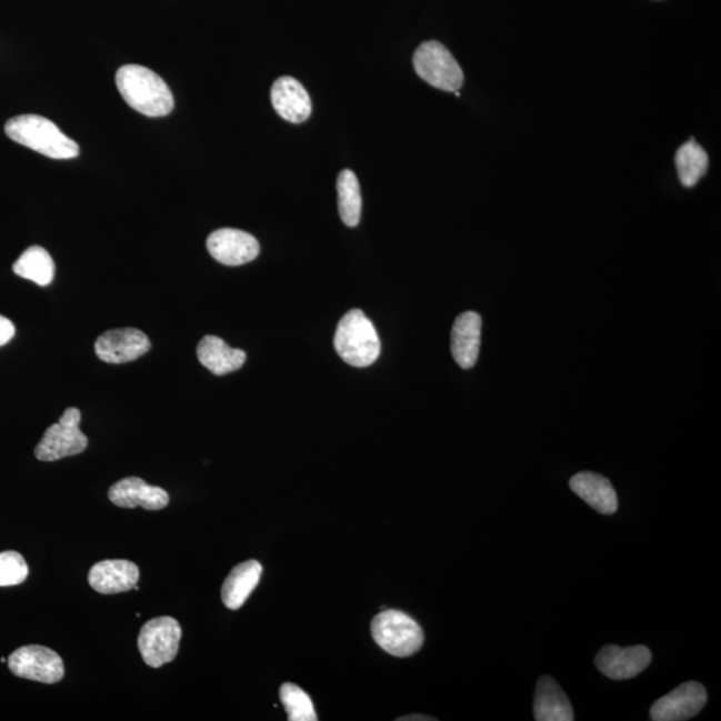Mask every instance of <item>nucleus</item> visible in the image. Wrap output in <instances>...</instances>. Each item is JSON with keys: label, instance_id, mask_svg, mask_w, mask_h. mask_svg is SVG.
I'll return each mask as SVG.
<instances>
[{"label": "nucleus", "instance_id": "obj_1", "mask_svg": "<svg viewBox=\"0 0 721 721\" xmlns=\"http://www.w3.org/2000/svg\"><path fill=\"white\" fill-rule=\"evenodd\" d=\"M116 82L124 101L143 116L164 117L174 109V97L169 86L153 70L126 64L117 71Z\"/></svg>", "mask_w": 721, "mask_h": 721}, {"label": "nucleus", "instance_id": "obj_2", "mask_svg": "<svg viewBox=\"0 0 721 721\" xmlns=\"http://www.w3.org/2000/svg\"><path fill=\"white\" fill-rule=\"evenodd\" d=\"M4 131L12 141L52 160H71L81 151L78 143L63 134L54 122L41 116L26 114L11 118L6 123Z\"/></svg>", "mask_w": 721, "mask_h": 721}, {"label": "nucleus", "instance_id": "obj_3", "mask_svg": "<svg viewBox=\"0 0 721 721\" xmlns=\"http://www.w3.org/2000/svg\"><path fill=\"white\" fill-rule=\"evenodd\" d=\"M337 354L354 368H367L379 359L381 341L372 321L360 309L342 317L334 336Z\"/></svg>", "mask_w": 721, "mask_h": 721}, {"label": "nucleus", "instance_id": "obj_4", "mask_svg": "<svg viewBox=\"0 0 721 721\" xmlns=\"http://www.w3.org/2000/svg\"><path fill=\"white\" fill-rule=\"evenodd\" d=\"M372 634L377 644L395 658H409L421 650L423 631L409 614L389 610L377 614L372 621Z\"/></svg>", "mask_w": 721, "mask_h": 721}, {"label": "nucleus", "instance_id": "obj_5", "mask_svg": "<svg viewBox=\"0 0 721 721\" xmlns=\"http://www.w3.org/2000/svg\"><path fill=\"white\" fill-rule=\"evenodd\" d=\"M413 66L422 81L433 88L454 92L464 83V72L444 44L438 41L422 43L413 56Z\"/></svg>", "mask_w": 721, "mask_h": 721}, {"label": "nucleus", "instance_id": "obj_6", "mask_svg": "<svg viewBox=\"0 0 721 721\" xmlns=\"http://www.w3.org/2000/svg\"><path fill=\"white\" fill-rule=\"evenodd\" d=\"M81 421V410L66 409L61 420L46 430L43 439L36 448L37 459L52 462L83 453L89 440L79 428Z\"/></svg>", "mask_w": 721, "mask_h": 721}, {"label": "nucleus", "instance_id": "obj_7", "mask_svg": "<svg viewBox=\"0 0 721 721\" xmlns=\"http://www.w3.org/2000/svg\"><path fill=\"white\" fill-rule=\"evenodd\" d=\"M181 638V625L176 619L164 617L148 621L138 637L144 663L153 668L171 663L180 650Z\"/></svg>", "mask_w": 721, "mask_h": 721}, {"label": "nucleus", "instance_id": "obj_8", "mask_svg": "<svg viewBox=\"0 0 721 721\" xmlns=\"http://www.w3.org/2000/svg\"><path fill=\"white\" fill-rule=\"evenodd\" d=\"M9 668L18 678L43 684H56L64 677L61 657L50 648L42 645L19 648L10 654Z\"/></svg>", "mask_w": 721, "mask_h": 721}, {"label": "nucleus", "instance_id": "obj_9", "mask_svg": "<svg viewBox=\"0 0 721 721\" xmlns=\"http://www.w3.org/2000/svg\"><path fill=\"white\" fill-rule=\"evenodd\" d=\"M94 348L99 360L119 365L147 354L151 343L149 337L141 330L124 328L112 329L98 337Z\"/></svg>", "mask_w": 721, "mask_h": 721}, {"label": "nucleus", "instance_id": "obj_10", "mask_svg": "<svg viewBox=\"0 0 721 721\" xmlns=\"http://www.w3.org/2000/svg\"><path fill=\"white\" fill-rule=\"evenodd\" d=\"M707 691L697 681H687L651 708L654 721H683L697 717L707 704Z\"/></svg>", "mask_w": 721, "mask_h": 721}, {"label": "nucleus", "instance_id": "obj_11", "mask_svg": "<svg viewBox=\"0 0 721 721\" xmlns=\"http://www.w3.org/2000/svg\"><path fill=\"white\" fill-rule=\"evenodd\" d=\"M208 250L216 261L227 267L254 261L260 254V243L247 231L238 229L216 230L208 238Z\"/></svg>", "mask_w": 721, "mask_h": 721}, {"label": "nucleus", "instance_id": "obj_12", "mask_svg": "<svg viewBox=\"0 0 721 721\" xmlns=\"http://www.w3.org/2000/svg\"><path fill=\"white\" fill-rule=\"evenodd\" d=\"M652 653L644 645L620 648L607 645L598 653L594 663L604 677L627 680L638 677L651 664Z\"/></svg>", "mask_w": 721, "mask_h": 721}, {"label": "nucleus", "instance_id": "obj_13", "mask_svg": "<svg viewBox=\"0 0 721 721\" xmlns=\"http://www.w3.org/2000/svg\"><path fill=\"white\" fill-rule=\"evenodd\" d=\"M112 504L121 508L142 507L147 511H161L169 505V494L160 487L149 485L139 478L118 481L109 489Z\"/></svg>", "mask_w": 721, "mask_h": 721}, {"label": "nucleus", "instance_id": "obj_14", "mask_svg": "<svg viewBox=\"0 0 721 721\" xmlns=\"http://www.w3.org/2000/svg\"><path fill=\"white\" fill-rule=\"evenodd\" d=\"M271 103L278 116L290 123L306 122L312 114V101L308 91L294 78L277 79L271 88Z\"/></svg>", "mask_w": 721, "mask_h": 721}, {"label": "nucleus", "instance_id": "obj_15", "mask_svg": "<svg viewBox=\"0 0 721 721\" xmlns=\"http://www.w3.org/2000/svg\"><path fill=\"white\" fill-rule=\"evenodd\" d=\"M139 569L128 560H104L90 569L89 583L102 594H117L134 590Z\"/></svg>", "mask_w": 721, "mask_h": 721}, {"label": "nucleus", "instance_id": "obj_16", "mask_svg": "<svg viewBox=\"0 0 721 721\" xmlns=\"http://www.w3.org/2000/svg\"><path fill=\"white\" fill-rule=\"evenodd\" d=\"M482 320L474 312L462 313L454 321L451 349L462 369H472L479 360Z\"/></svg>", "mask_w": 721, "mask_h": 721}, {"label": "nucleus", "instance_id": "obj_17", "mask_svg": "<svg viewBox=\"0 0 721 721\" xmlns=\"http://www.w3.org/2000/svg\"><path fill=\"white\" fill-rule=\"evenodd\" d=\"M572 491L583 499L587 504L597 509L599 513L613 514L618 511L619 500L611 481L604 475L591 472H581L569 481Z\"/></svg>", "mask_w": 721, "mask_h": 721}, {"label": "nucleus", "instance_id": "obj_18", "mask_svg": "<svg viewBox=\"0 0 721 721\" xmlns=\"http://www.w3.org/2000/svg\"><path fill=\"white\" fill-rule=\"evenodd\" d=\"M534 719L538 721H572L574 719L571 701L551 677H541L535 688Z\"/></svg>", "mask_w": 721, "mask_h": 721}, {"label": "nucleus", "instance_id": "obj_19", "mask_svg": "<svg viewBox=\"0 0 721 721\" xmlns=\"http://www.w3.org/2000/svg\"><path fill=\"white\" fill-rule=\"evenodd\" d=\"M198 360L216 375L236 372L247 361V353L241 349H233L216 336L203 337L197 347Z\"/></svg>", "mask_w": 721, "mask_h": 721}, {"label": "nucleus", "instance_id": "obj_20", "mask_svg": "<svg viewBox=\"0 0 721 721\" xmlns=\"http://www.w3.org/2000/svg\"><path fill=\"white\" fill-rule=\"evenodd\" d=\"M262 575V565L256 560H249L238 564L224 580L221 590L223 604L229 610H240L247 603L250 594L253 593Z\"/></svg>", "mask_w": 721, "mask_h": 721}, {"label": "nucleus", "instance_id": "obj_21", "mask_svg": "<svg viewBox=\"0 0 721 721\" xmlns=\"http://www.w3.org/2000/svg\"><path fill=\"white\" fill-rule=\"evenodd\" d=\"M12 270L24 280L32 281L39 287H48L54 280L56 263L48 250L41 247H31L23 251Z\"/></svg>", "mask_w": 721, "mask_h": 721}, {"label": "nucleus", "instance_id": "obj_22", "mask_svg": "<svg viewBox=\"0 0 721 721\" xmlns=\"http://www.w3.org/2000/svg\"><path fill=\"white\" fill-rule=\"evenodd\" d=\"M674 162L679 180L685 188H693L708 170V154L693 138L678 150Z\"/></svg>", "mask_w": 721, "mask_h": 721}, {"label": "nucleus", "instance_id": "obj_23", "mask_svg": "<svg viewBox=\"0 0 721 721\" xmlns=\"http://www.w3.org/2000/svg\"><path fill=\"white\" fill-rule=\"evenodd\" d=\"M341 220L349 228H356L361 220L362 198L359 180L352 170H343L337 180Z\"/></svg>", "mask_w": 721, "mask_h": 721}, {"label": "nucleus", "instance_id": "obj_24", "mask_svg": "<svg viewBox=\"0 0 721 721\" xmlns=\"http://www.w3.org/2000/svg\"><path fill=\"white\" fill-rule=\"evenodd\" d=\"M280 698L290 721H317L313 701L299 685L287 683L281 687Z\"/></svg>", "mask_w": 721, "mask_h": 721}, {"label": "nucleus", "instance_id": "obj_25", "mask_svg": "<svg viewBox=\"0 0 721 721\" xmlns=\"http://www.w3.org/2000/svg\"><path fill=\"white\" fill-rule=\"evenodd\" d=\"M29 575L28 562L21 553H0V587H16L24 583Z\"/></svg>", "mask_w": 721, "mask_h": 721}, {"label": "nucleus", "instance_id": "obj_26", "mask_svg": "<svg viewBox=\"0 0 721 721\" xmlns=\"http://www.w3.org/2000/svg\"><path fill=\"white\" fill-rule=\"evenodd\" d=\"M16 336V327L9 319L0 316V347L6 346Z\"/></svg>", "mask_w": 721, "mask_h": 721}, {"label": "nucleus", "instance_id": "obj_27", "mask_svg": "<svg viewBox=\"0 0 721 721\" xmlns=\"http://www.w3.org/2000/svg\"><path fill=\"white\" fill-rule=\"evenodd\" d=\"M400 721H427V720H434L433 718L425 717V714H410V717L405 718H400Z\"/></svg>", "mask_w": 721, "mask_h": 721}, {"label": "nucleus", "instance_id": "obj_28", "mask_svg": "<svg viewBox=\"0 0 721 721\" xmlns=\"http://www.w3.org/2000/svg\"><path fill=\"white\" fill-rule=\"evenodd\" d=\"M454 96H455V97H461V94H460L459 91H454Z\"/></svg>", "mask_w": 721, "mask_h": 721}]
</instances>
